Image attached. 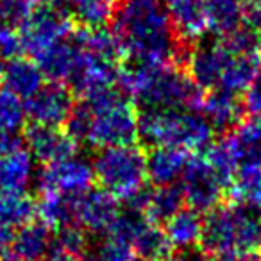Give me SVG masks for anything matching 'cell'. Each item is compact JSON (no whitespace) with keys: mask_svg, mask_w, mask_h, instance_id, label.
<instances>
[{"mask_svg":"<svg viewBox=\"0 0 261 261\" xmlns=\"http://www.w3.org/2000/svg\"><path fill=\"white\" fill-rule=\"evenodd\" d=\"M25 54L22 38L16 29H0V59L11 61Z\"/></svg>","mask_w":261,"mask_h":261,"instance_id":"35","label":"cell"},{"mask_svg":"<svg viewBox=\"0 0 261 261\" xmlns=\"http://www.w3.org/2000/svg\"><path fill=\"white\" fill-rule=\"evenodd\" d=\"M75 106V93L68 84L45 83L33 97L23 102L25 116L31 123L48 127H65Z\"/></svg>","mask_w":261,"mask_h":261,"instance_id":"8","label":"cell"},{"mask_svg":"<svg viewBox=\"0 0 261 261\" xmlns=\"http://www.w3.org/2000/svg\"><path fill=\"white\" fill-rule=\"evenodd\" d=\"M90 249V240H88V232L79 225H65V227H58L54 232V245L52 250L61 252L73 259H79Z\"/></svg>","mask_w":261,"mask_h":261,"instance_id":"30","label":"cell"},{"mask_svg":"<svg viewBox=\"0 0 261 261\" xmlns=\"http://www.w3.org/2000/svg\"><path fill=\"white\" fill-rule=\"evenodd\" d=\"M200 113L206 116V120L213 127L215 135L218 136L229 135L247 116L242 95L232 93L224 88L204 91Z\"/></svg>","mask_w":261,"mask_h":261,"instance_id":"12","label":"cell"},{"mask_svg":"<svg viewBox=\"0 0 261 261\" xmlns=\"http://www.w3.org/2000/svg\"><path fill=\"white\" fill-rule=\"evenodd\" d=\"M261 72V54L256 56H231L222 75L220 86L232 93H245Z\"/></svg>","mask_w":261,"mask_h":261,"instance_id":"25","label":"cell"},{"mask_svg":"<svg viewBox=\"0 0 261 261\" xmlns=\"http://www.w3.org/2000/svg\"><path fill=\"white\" fill-rule=\"evenodd\" d=\"M242 4L243 0H206L210 29L224 36L242 25Z\"/></svg>","mask_w":261,"mask_h":261,"instance_id":"28","label":"cell"},{"mask_svg":"<svg viewBox=\"0 0 261 261\" xmlns=\"http://www.w3.org/2000/svg\"><path fill=\"white\" fill-rule=\"evenodd\" d=\"M2 70H4V65H2V59H0V83H2Z\"/></svg>","mask_w":261,"mask_h":261,"instance_id":"40","label":"cell"},{"mask_svg":"<svg viewBox=\"0 0 261 261\" xmlns=\"http://www.w3.org/2000/svg\"><path fill=\"white\" fill-rule=\"evenodd\" d=\"M88 254L93 261H133V247L125 242L106 234L95 245L93 250L88 249Z\"/></svg>","mask_w":261,"mask_h":261,"instance_id":"33","label":"cell"},{"mask_svg":"<svg viewBox=\"0 0 261 261\" xmlns=\"http://www.w3.org/2000/svg\"><path fill=\"white\" fill-rule=\"evenodd\" d=\"M163 4L177 36L195 45L210 27L206 0H163Z\"/></svg>","mask_w":261,"mask_h":261,"instance_id":"16","label":"cell"},{"mask_svg":"<svg viewBox=\"0 0 261 261\" xmlns=\"http://www.w3.org/2000/svg\"><path fill=\"white\" fill-rule=\"evenodd\" d=\"M29 0H0V29H20L31 13Z\"/></svg>","mask_w":261,"mask_h":261,"instance_id":"34","label":"cell"},{"mask_svg":"<svg viewBox=\"0 0 261 261\" xmlns=\"http://www.w3.org/2000/svg\"><path fill=\"white\" fill-rule=\"evenodd\" d=\"M25 118L22 98L0 86V130H22L25 127Z\"/></svg>","mask_w":261,"mask_h":261,"instance_id":"32","label":"cell"},{"mask_svg":"<svg viewBox=\"0 0 261 261\" xmlns=\"http://www.w3.org/2000/svg\"><path fill=\"white\" fill-rule=\"evenodd\" d=\"M52 229L54 227L41 218H34L18 227L4 261H45L50 256L54 245Z\"/></svg>","mask_w":261,"mask_h":261,"instance_id":"13","label":"cell"},{"mask_svg":"<svg viewBox=\"0 0 261 261\" xmlns=\"http://www.w3.org/2000/svg\"><path fill=\"white\" fill-rule=\"evenodd\" d=\"M210 261H259V254H222L210 256Z\"/></svg>","mask_w":261,"mask_h":261,"instance_id":"39","label":"cell"},{"mask_svg":"<svg viewBox=\"0 0 261 261\" xmlns=\"http://www.w3.org/2000/svg\"><path fill=\"white\" fill-rule=\"evenodd\" d=\"M215 136L199 109H138V140L143 149L175 147L199 154L215 142Z\"/></svg>","mask_w":261,"mask_h":261,"instance_id":"2","label":"cell"},{"mask_svg":"<svg viewBox=\"0 0 261 261\" xmlns=\"http://www.w3.org/2000/svg\"><path fill=\"white\" fill-rule=\"evenodd\" d=\"M38 215V200L25 192H0V224L18 229Z\"/></svg>","mask_w":261,"mask_h":261,"instance_id":"26","label":"cell"},{"mask_svg":"<svg viewBox=\"0 0 261 261\" xmlns=\"http://www.w3.org/2000/svg\"><path fill=\"white\" fill-rule=\"evenodd\" d=\"M202 213H199L193 207L185 206L170 220H167L163 229L175 249H193L195 245H199L200 232H202Z\"/></svg>","mask_w":261,"mask_h":261,"instance_id":"20","label":"cell"},{"mask_svg":"<svg viewBox=\"0 0 261 261\" xmlns=\"http://www.w3.org/2000/svg\"><path fill=\"white\" fill-rule=\"evenodd\" d=\"M186 206L185 192H182L181 182L167 186H152L149 204L145 210V218L150 224L165 225L167 220H170L177 211H181Z\"/></svg>","mask_w":261,"mask_h":261,"instance_id":"21","label":"cell"},{"mask_svg":"<svg viewBox=\"0 0 261 261\" xmlns=\"http://www.w3.org/2000/svg\"><path fill=\"white\" fill-rule=\"evenodd\" d=\"M229 59H231V54L220 43V38L204 40L202 36L199 43L193 45L186 72L200 90L210 91L220 86Z\"/></svg>","mask_w":261,"mask_h":261,"instance_id":"10","label":"cell"},{"mask_svg":"<svg viewBox=\"0 0 261 261\" xmlns=\"http://www.w3.org/2000/svg\"><path fill=\"white\" fill-rule=\"evenodd\" d=\"M116 0H58L56 4L65 8L73 23L86 29H100L109 23Z\"/></svg>","mask_w":261,"mask_h":261,"instance_id":"23","label":"cell"},{"mask_svg":"<svg viewBox=\"0 0 261 261\" xmlns=\"http://www.w3.org/2000/svg\"><path fill=\"white\" fill-rule=\"evenodd\" d=\"M192 154L175 147H152L147 152V179L152 186L179 182Z\"/></svg>","mask_w":261,"mask_h":261,"instance_id":"18","label":"cell"},{"mask_svg":"<svg viewBox=\"0 0 261 261\" xmlns=\"http://www.w3.org/2000/svg\"><path fill=\"white\" fill-rule=\"evenodd\" d=\"M229 143L240 168H261V118L245 116L229 135L222 136Z\"/></svg>","mask_w":261,"mask_h":261,"instance_id":"17","label":"cell"},{"mask_svg":"<svg viewBox=\"0 0 261 261\" xmlns=\"http://www.w3.org/2000/svg\"><path fill=\"white\" fill-rule=\"evenodd\" d=\"M109 29L125 58L188 68L193 45L177 36L163 0H116Z\"/></svg>","mask_w":261,"mask_h":261,"instance_id":"1","label":"cell"},{"mask_svg":"<svg viewBox=\"0 0 261 261\" xmlns=\"http://www.w3.org/2000/svg\"><path fill=\"white\" fill-rule=\"evenodd\" d=\"M259 261H261V254H259Z\"/></svg>","mask_w":261,"mask_h":261,"instance_id":"42","label":"cell"},{"mask_svg":"<svg viewBox=\"0 0 261 261\" xmlns=\"http://www.w3.org/2000/svg\"><path fill=\"white\" fill-rule=\"evenodd\" d=\"M179 182L185 192L186 206L193 207L199 213H207L224 199L225 188L218 181L202 154L190 156Z\"/></svg>","mask_w":261,"mask_h":261,"instance_id":"7","label":"cell"},{"mask_svg":"<svg viewBox=\"0 0 261 261\" xmlns=\"http://www.w3.org/2000/svg\"><path fill=\"white\" fill-rule=\"evenodd\" d=\"M98 188L125 199L147 185V152L142 145H120L97 149L91 160Z\"/></svg>","mask_w":261,"mask_h":261,"instance_id":"5","label":"cell"},{"mask_svg":"<svg viewBox=\"0 0 261 261\" xmlns=\"http://www.w3.org/2000/svg\"><path fill=\"white\" fill-rule=\"evenodd\" d=\"M23 136L29 152L41 165L56 163L75 154L77 143L61 127H48L29 122L23 127Z\"/></svg>","mask_w":261,"mask_h":261,"instance_id":"11","label":"cell"},{"mask_svg":"<svg viewBox=\"0 0 261 261\" xmlns=\"http://www.w3.org/2000/svg\"><path fill=\"white\" fill-rule=\"evenodd\" d=\"M229 193L232 202L261 211V168H240Z\"/></svg>","mask_w":261,"mask_h":261,"instance_id":"29","label":"cell"},{"mask_svg":"<svg viewBox=\"0 0 261 261\" xmlns=\"http://www.w3.org/2000/svg\"><path fill=\"white\" fill-rule=\"evenodd\" d=\"M95 182L93 168L88 161L72 156L43 165L38 174V192L43 193H83Z\"/></svg>","mask_w":261,"mask_h":261,"instance_id":"9","label":"cell"},{"mask_svg":"<svg viewBox=\"0 0 261 261\" xmlns=\"http://www.w3.org/2000/svg\"><path fill=\"white\" fill-rule=\"evenodd\" d=\"M202 156L206 158L207 165H210L211 170L215 172L218 181L222 182L225 192H229L236 179V174H238V161H236L234 154H232L229 143L225 142V138H220L211 143V145L204 150Z\"/></svg>","mask_w":261,"mask_h":261,"instance_id":"27","label":"cell"},{"mask_svg":"<svg viewBox=\"0 0 261 261\" xmlns=\"http://www.w3.org/2000/svg\"><path fill=\"white\" fill-rule=\"evenodd\" d=\"M23 130H0V156L25 149Z\"/></svg>","mask_w":261,"mask_h":261,"instance_id":"37","label":"cell"},{"mask_svg":"<svg viewBox=\"0 0 261 261\" xmlns=\"http://www.w3.org/2000/svg\"><path fill=\"white\" fill-rule=\"evenodd\" d=\"M243 106L247 115L261 118V72L249 86V90L243 93Z\"/></svg>","mask_w":261,"mask_h":261,"instance_id":"36","label":"cell"},{"mask_svg":"<svg viewBox=\"0 0 261 261\" xmlns=\"http://www.w3.org/2000/svg\"><path fill=\"white\" fill-rule=\"evenodd\" d=\"M45 84V75L31 58H15L8 61L2 70V86L15 93L18 98L27 100Z\"/></svg>","mask_w":261,"mask_h":261,"instance_id":"19","label":"cell"},{"mask_svg":"<svg viewBox=\"0 0 261 261\" xmlns=\"http://www.w3.org/2000/svg\"><path fill=\"white\" fill-rule=\"evenodd\" d=\"M199 249L210 256L254 254L261 249L257 213L238 202H220L204 215Z\"/></svg>","mask_w":261,"mask_h":261,"instance_id":"4","label":"cell"},{"mask_svg":"<svg viewBox=\"0 0 261 261\" xmlns=\"http://www.w3.org/2000/svg\"><path fill=\"white\" fill-rule=\"evenodd\" d=\"M133 252L143 261H172L175 247L161 225L149 222L133 242Z\"/></svg>","mask_w":261,"mask_h":261,"instance_id":"24","label":"cell"},{"mask_svg":"<svg viewBox=\"0 0 261 261\" xmlns=\"http://www.w3.org/2000/svg\"><path fill=\"white\" fill-rule=\"evenodd\" d=\"M73 27L75 23L65 8L59 4H40L31 9L25 22L20 25L18 34L25 54L33 58L43 48L65 40Z\"/></svg>","mask_w":261,"mask_h":261,"instance_id":"6","label":"cell"},{"mask_svg":"<svg viewBox=\"0 0 261 261\" xmlns=\"http://www.w3.org/2000/svg\"><path fill=\"white\" fill-rule=\"evenodd\" d=\"M242 23L261 33V0H243Z\"/></svg>","mask_w":261,"mask_h":261,"instance_id":"38","label":"cell"},{"mask_svg":"<svg viewBox=\"0 0 261 261\" xmlns=\"http://www.w3.org/2000/svg\"><path fill=\"white\" fill-rule=\"evenodd\" d=\"M91 113L86 143L102 147L135 145L138 140V108L120 84L97 88L83 95Z\"/></svg>","mask_w":261,"mask_h":261,"instance_id":"3","label":"cell"},{"mask_svg":"<svg viewBox=\"0 0 261 261\" xmlns=\"http://www.w3.org/2000/svg\"><path fill=\"white\" fill-rule=\"evenodd\" d=\"M33 172V154L29 150L0 156V192H25Z\"/></svg>","mask_w":261,"mask_h":261,"instance_id":"22","label":"cell"},{"mask_svg":"<svg viewBox=\"0 0 261 261\" xmlns=\"http://www.w3.org/2000/svg\"><path fill=\"white\" fill-rule=\"evenodd\" d=\"M118 213V199L98 186L77 197V225L86 232H106Z\"/></svg>","mask_w":261,"mask_h":261,"instance_id":"14","label":"cell"},{"mask_svg":"<svg viewBox=\"0 0 261 261\" xmlns=\"http://www.w3.org/2000/svg\"><path fill=\"white\" fill-rule=\"evenodd\" d=\"M36 65L43 72L45 79L52 83H63L68 84V81L73 77L81 59V45L73 36V31L58 43L43 48L33 56Z\"/></svg>","mask_w":261,"mask_h":261,"instance_id":"15","label":"cell"},{"mask_svg":"<svg viewBox=\"0 0 261 261\" xmlns=\"http://www.w3.org/2000/svg\"><path fill=\"white\" fill-rule=\"evenodd\" d=\"M220 43L231 56H256L261 54V33L247 25H240L234 31L224 34Z\"/></svg>","mask_w":261,"mask_h":261,"instance_id":"31","label":"cell"},{"mask_svg":"<svg viewBox=\"0 0 261 261\" xmlns=\"http://www.w3.org/2000/svg\"><path fill=\"white\" fill-rule=\"evenodd\" d=\"M133 261H135V259H133ZM136 261H143V259H140V257H138V259H136Z\"/></svg>","mask_w":261,"mask_h":261,"instance_id":"41","label":"cell"}]
</instances>
